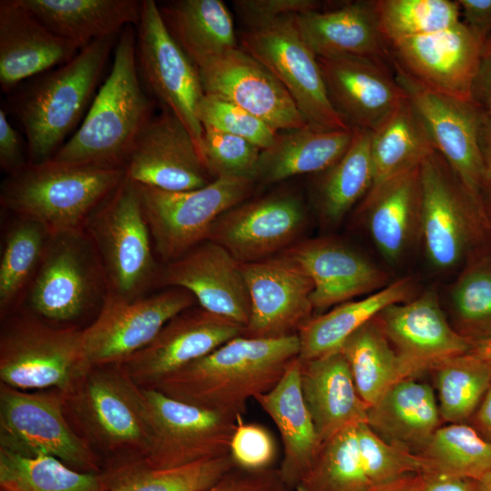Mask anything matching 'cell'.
<instances>
[{
    "label": "cell",
    "instance_id": "cell-1",
    "mask_svg": "<svg viewBox=\"0 0 491 491\" xmlns=\"http://www.w3.org/2000/svg\"><path fill=\"white\" fill-rule=\"evenodd\" d=\"M299 351L297 335L240 336L164 377L153 388L240 421L248 400L271 390Z\"/></svg>",
    "mask_w": 491,
    "mask_h": 491
},
{
    "label": "cell",
    "instance_id": "cell-2",
    "mask_svg": "<svg viewBox=\"0 0 491 491\" xmlns=\"http://www.w3.org/2000/svg\"><path fill=\"white\" fill-rule=\"evenodd\" d=\"M65 415L105 469L142 462L152 439L142 388L122 364L89 367L62 393Z\"/></svg>",
    "mask_w": 491,
    "mask_h": 491
},
{
    "label": "cell",
    "instance_id": "cell-3",
    "mask_svg": "<svg viewBox=\"0 0 491 491\" xmlns=\"http://www.w3.org/2000/svg\"><path fill=\"white\" fill-rule=\"evenodd\" d=\"M152 102L144 92L134 25L120 33L111 70L79 128L52 159L124 168L140 132L151 120Z\"/></svg>",
    "mask_w": 491,
    "mask_h": 491
},
{
    "label": "cell",
    "instance_id": "cell-4",
    "mask_svg": "<svg viewBox=\"0 0 491 491\" xmlns=\"http://www.w3.org/2000/svg\"><path fill=\"white\" fill-rule=\"evenodd\" d=\"M125 168L55 161L26 164L1 188L3 207L34 221L51 235L79 230L121 184Z\"/></svg>",
    "mask_w": 491,
    "mask_h": 491
},
{
    "label": "cell",
    "instance_id": "cell-5",
    "mask_svg": "<svg viewBox=\"0 0 491 491\" xmlns=\"http://www.w3.org/2000/svg\"><path fill=\"white\" fill-rule=\"evenodd\" d=\"M115 40L108 36L92 41L17 95L15 112L26 136L28 162L52 158L86 114Z\"/></svg>",
    "mask_w": 491,
    "mask_h": 491
},
{
    "label": "cell",
    "instance_id": "cell-6",
    "mask_svg": "<svg viewBox=\"0 0 491 491\" xmlns=\"http://www.w3.org/2000/svg\"><path fill=\"white\" fill-rule=\"evenodd\" d=\"M84 228L100 259L107 292L125 300L144 296L158 274L136 185L125 176Z\"/></svg>",
    "mask_w": 491,
    "mask_h": 491
},
{
    "label": "cell",
    "instance_id": "cell-7",
    "mask_svg": "<svg viewBox=\"0 0 491 491\" xmlns=\"http://www.w3.org/2000/svg\"><path fill=\"white\" fill-rule=\"evenodd\" d=\"M0 380L19 390H69L89 368L83 329L55 327L33 314L5 318Z\"/></svg>",
    "mask_w": 491,
    "mask_h": 491
},
{
    "label": "cell",
    "instance_id": "cell-8",
    "mask_svg": "<svg viewBox=\"0 0 491 491\" xmlns=\"http://www.w3.org/2000/svg\"><path fill=\"white\" fill-rule=\"evenodd\" d=\"M254 180L220 177L205 186L168 191L136 185L155 252L166 264L207 239L218 216L247 199Z\"/></svg>",
    "mask_w": 491,
    "mask_h": 491
},
{
    "label": "cell",
    "instance_id": "cell-9",
    "mask_svg": "<svg viewBox=\"0 0 491 491\" xmlns=\"http://www.w3.org/2000/svg\"><path fill=\"white\" fill-rule=\"evenodd\" d=\"M0 448L23 456H53L85 473H101L104 465L72 427L62 392L19 390L0 385Z\"/></svg>",
    "mask_w": 491,
    "mask_h": 491
},
{
    "label": "cell",
    "instance_id": "cell-10",
    "mask_svg": "<svg viewBox=\"0 0 491 491\" xmlns=\"http://www.w3.org/2000/svg\"><path fill=\"white\" fill-rule=\"evenodd\" d=\"M106 294L104 270L85 228L51 235L27 291L33 315L45 322H70Z\"/></svg>",
    "mask_w": 491,
    "mask_h": 491
},
{
    "label": "cell",
    "instance_id": "cell-11",
    "mask_svg": "<svg viewBox=\"0 0 491 491\" xmlns=\"http://www.w3.org/2000/svg\"><path fill=\"white\" fill-rule=\"evenodd\" d=\"M295 15L242 34V48L264 65L288 92L308 125L351 128L332 105L317 57L299 34Z\"/></svg>",
    "mask_w": 491,
    "mask_h": 491
},
{
    "label": "cell",
    "instance_id": "cell-12",
    "mask_svg": "<svg viewBox=\"0 0 491 491\" xmlns=\"http://www.w3.org/2000/svg\"><path fill=\"white\" fill-rule=\"evenodd\" d=\"M420 180V235L426 256L435 268L452 269L479 236L486 214L437 151L421 163Z\"/></svg>",
    "mask_w": 491,
    "mask_h": 491
},
{
    "label": "cell",
    "instance_id": "cell-13",
    "mask_svg": "<svg viewBox=\"0 0 491 491\" xmlns=\"http://www.w3.org/2000/svg\"><path fill=\"white\" fill-rule=\"evenodd\" d=\"M142 392L152 431L150 450L142 465L170 468L229 455L238 420L176 400L153 387L142 388Z\"/></svg>",
    "mask_w": 491,
    "mask_h": 491
},
{
    "label": "cell",
    "instance_id": "cell-14",
    "mask_svg": "<svg viewBox=\"0 0 491 491\" xmlns=\"http://www.w3.org/2000/svg\"><path fill=\"white\" fill-rule=\"evenodd\" d=\"M396 78L423 122L432 145L484 211V160L480 133L484 112L473 102L428 89L392 65ZM485 212V211H484Z\"/></svg>",
    "mask_w": 491,
    "mask_h": 491
},
{
    "label": "cell",
    "instance_id": "cell-15",
    "mask_svg": "<svg viewBox=\"0 0 491 491\" xmlns=\"http://www.w3.org/2000/svg\"><path fill=\"white\" fill-rule=\"evenodd\" d=\"M195 302L190 292L176 287L134 300L107 292L96 318L83 329V349L88 366L123 363Z\"/></svg>",
    "mask_w": 491,
    "mask_h": 491
},
{
    "label": "cell",
    "instance_id": "cell-16",
    "mask_svg": "<svg viewBox=\"0 0 491 491\" xmlns=\"http://www.w3.org/2000/svg\"><path fill=\"white\" fill-rule=\"evenodd\" d=\"M136 57L145 84L185 126L202 158L203 126L197 107L205 92L199 74L168 32L154 0L141 1Z\"/></svg>",
    "mask_w": 491,
    "mask_h": 491
},
{
    "label": "cell",
    "instance_id": "cell-17",
    "mask_svg": "<svg viewBox=\"0 0 491 491\" xmlns=\"http://www.w3.org/2000/svg\"><path fill=\"white\" fill-rule=\"evenodd\" d=\"M251 314L243 335L277 338L297 335L310 318L313 282L303 266L282 253L254 263H240Z\"/></svg>",
    "mask_w": 491,
    "mask_h": 491
},
{
    "label": "cell",
    "instance_id": "cell-18",
    "mask_svg": "<svg viewBox=\"0 0 491 491\" xmlns=\"http://www.w3.org/2000/svg\"><path fill=\"white\" fill-rule=\"evenodd\" d=\"M196 68L205 94L234 103L276 131L308 125L280 82L242 47L226 50Z\"/></svg>",
    "mask_w": 491,
    "mask_h": 491
},
{
    "label": "cell",
    "instance_id": "cell-19",
    "mask_svg": "<svg viewBox=\"0 0 491 491\" xmlns=\"http://www.w3.org/2000/svg\"><path fill=\"white\" fill-rule=\"evenodd\" d=\"M482 46L462 21L438 32L389 43L393 65L428 89L469 101Z\"/></svg>",
    "mask_w": 491,
    "mask_h": 491
},
{
    "label": "cell",
    "instance_id": "cell-20",
    "mask_svg": "<svg viewBox=\"0 0 491 491\" xmlns=\"http://www.w3.org/2000/svg\"><path fill=\"white\" fill-rule=\"evenodd\" d=\"M124 168L132 182L168 191L193 190L214 180L190 133L166 109L140 132Z\"/></svg>",
    "mask_w": 491,
    "mask_h": 491
},
{
    "label": "cell",
    "instance_id": "cell-21",
    "mask_svg": "<svg viewBox=\"0 0 491 491\" xmlns=\"http://www.w3.org/2000/svg\"><path fill=\"white\" fill-rule=\"evenodd\" d=\"M243 332L241 325L192 306L172 318L151 343L121 364L138 386L153 387Z\"/></svg>",
    "mask_w": 491,
    "mask_h": 491
},
{
    "label": "cell",
    "instance_id": "cell-22",
    "mask_svg": "<svg viewBox=\"0 0 491 491\" xmlns=\"http://www.w3.org/2000/svg\"><path fill=\"white\" fill-rule=\"evenodd\" d=\"M305 221V209L296 196L270 195L225 211L214 222L207 239L239 263H254L290 247Z\"/></svg>",
    "mask_w": 491,
    "mask_h": 491
},
{
    "label": "cell",
    "instance_id": "cell-23",
    "mask_svg": "<svg viewBox=\"0 0 491 491\" xmlns=\"http://www.w3.org/2000/svg\"><path fill=\"white\" fill-rule=\"evenodd\" d=\"M375 319L410 377L467 353L475 346L471 338L450 326L432 290L411 301L387 306Z\"/></svg>",
    "mask_w": 491,
    "mask_h": 491
},
{
    "label": "cell",
    "instance_id": "cell-24",
    "mask_svg": "<svg viewBox=\"0 0 491 491\" xmlns=\"http://www.w3.org/2000/svg\"><path fill=\"white\" fill-rule=\"evenodd\" d=\"M317 61L329 100L351 128L374 130L406 97L389 63L354 55Z\"/></svg>",
    "mask_w": 491,
    "mask_h": 491
},
{
    "label": "cell",
    "instance_id": "cell-25",
    "mask_svg": "<svg viewBox=\"0 0 491 491\" xmlns=\"http://www.w3.org/2000/svg\"><path fill=\"white\" fill-rule=\"evenodd\" d=\"M155 284L187 290L200 307L244 328L249 322L251 303L240 263L214 241L206 239L167 263Z\"/></svg>",
    "mask_w": 491,
    "mask_h": 491
},
{
    "label": "cell",
    "instance_id": "cell-26",
    "mask_svg": "<svg viewBox=\"0 0 491 491\" xmlns=\"http://www.w3.org/2000/svg\"><path fill=\"white\" fill-rule=\"evenodd\" d=\"M80 48L44 25L21 0L0 1V85L8 92L71 60Z\"/></svg>",
    "mask_w": 491,
    "mask_h": 491
},
{
    "label": "cell",
    "instance_id": "cell-27",
    "mask_svg": "<svg viewBox=\"0 0 491 491\" xmlns=\"http://www.w3.org/2000/svg\"><path fill=\"white\" fill-rule=\"evenodd\" d=\"M310 276L314 309H326L386 286L387 275L350 247L327 238L308 239L283 252Z\"/></svg>",
    "mask_w": 491,
    "mask_h": 491
},
{
    "label": "cell",
    "instance_id": "cell-28",
    "mask_svg": "<svg viewBox=\"0 0 491 491\" xmlns=\"http://www.w3.org/2000/svg\"><path fill=\"white\" fill-rule=\"evenodd\" d=\"M296 26L316 57L354 55L392 65L379 29L374 0L346 2L294 16Z\"/></svg>",
    "mask_w": 491,
    "mask_h": 491
},
{
    "label": "cell",
    "instance_id": "cell-29",
    "mask_svg": "<svg viewBox=\"0 0 491 491\" xmlns=\"http://www.w3.org/2000/svg\"><path fill=\"white\" fill-rule=\"evenodd\" d=\"M300 386L322 443L349 426L366 423L367 406L340 350L300 361Z\"/></svg>",
    "mask_w": 491,
    "mask_h": 491
},
{
    "label": "cell",
    "instance_id": "cell-30",
    "mask_svg": "<svg viewBox=\"0 0 491 491\" xmlns=\"http://www.w3.org/2000/svg\"><path fill=\"white\" fill-rule=\"evenodd\" d=\"M420 165L373 185L361 205L367 229L380 254L391 264L420 235Z\"/></svg>",
    "mask_w": 491,
    "mask_h": 491
},
{
    "label": "cell",
    "instance_id": "cell-31",
    "mask_svg": "<svg viewBox=\"0 0 491 491\" xmlns=\"http://www.w3.org/2000/svg\"><path fill=\"white\" fill-rule=\"evenodd\" d=\"M254 399L279 432L284 456L278 469L290 490H296L322 445L302 394L298 356L271 390Z\"/></svg>",
    "mask_w": 491,
    "mask_h": 491
},
{
    "label": "cell",
    "instance_id": "cell-32",
    "mask_svg": "<svg viewBox=\"0 0 491 491\" xmlns=\"http://www.w3.org/2000/svg\"><path fill=\"white\" fill-rule=\"evenodd\" d=\"M442 421L433 388L414 377L394 384L367 408L369 427L383 440L419 454Z\"/></svg>",
    "mask_w": 491,
    "mask_h": 491
},
{
    "label": "cell",
    "instance_id": "cell-33",
    "mask_svg": "<svg viewBox=\"0 0 491 491\" xmlns=\"http://www.w3.org/2000/svg\"><path fill=\"white\" fill-rule=\"evenodd\" d=\"M50 31L80 49L94 40L115 36L137 25L141 1L136 0H21Z\"/></svg>",
    "mask_w": 491,
    "mask_h": 491
},
{
    "label": "cell",
    "instance_id": "cell-34",
    "mask_svg": "<svg viewBox=\"0 0 491 491\" xmlns=\"http://www.w3.org/2000/svg\"><path fill=\"white\" fill-rule=\"evenodd\" d=\"M353 128H304L277 135L271 146L262 150L256 181L272 184L294 175L326 171L347 150Z\"/></svg>",
    "mask_w": 491,
    "mask_h": 491
},
{
    "label": "cell",
    "instance_id": "cell-35",
    "mask_svg": "<svg viewBox=\"0 0 491 491\" xmlns=\"http://www.w3.org/2000/svg\"><path fill=\"white\" fill-rule=\"evenodd\" d=\"M413 282L402 278L366 297L338 305L331 311L310 318L299 329L298 358L307 361L340 350L345 341L373 320L387 306L406 302L413 293Z\"/></svg>",
    "mask_w": 491,
    "mask_h": 491
},
{
    "label": "cell",
    "instance_id": "cell-36",
    "mask_svg": "<svg viewBox=\"0 0 491 491\" xmlns=\"http://www.w3.org/2000/svg\"><path fill=\"white\" fill-rule=\"evenodd\" d=\"M158 6L168 32L195 67L238 46L232 16L221 0H175Z\"/></svg>",
    "mask_w": 491,
    "mask_h": 491
},
{
    "label": "cell",
    "instance_id": "cell-37",
    "mask_svg": "<svg viewBox=\"0 0 491 491\" xmlns=\"http://www.w3.org/2000/svg\"><path fill=\"white\" fill-rule=\"evenodd\" d=\"M434 150L423 122L406 97L371 131L372 186L419 166Z\"/></svg>",
    "mask_w": 491,
    "mask_h": 491
},
{
    "label": "cell",
    "instance_id": "cell-38",
    "mask_svg": "<svg viewBox=\"0 0 491 491\" xmlns=\"http://www.w3.org/2000/svg\"><path fill=\"white\" fill-rule=\"evenodd\" d=\"M340 351L367 408L394 384L410 377L404 362L375 318L352 334Z\"/></svg>",
    "mask_w": 491,
    "mask_h": 491
},
{
    "label": "cell",
    "instance_id": "cell-39",
    "mask_svg": "<svg viewBox=\"0 0 491 491\" xmlns=\"http://www.w3.org/2000/svg\"><path fill=\"white\" fill-rule=\"evenodd\" d=\"M106 475L75 470L50 455L0 448L1 491H105Z\"/></svg>",
    "mask_w": 491,
    "mask_h": 491
},
{
    "label": "cell",
    "instance_id": "cell-40",
    "mask_svg": "<svg viewBox=\"0 0 491 491\" xmlns=\"http://www.w3.org/2000/svg\"><path fill=\"white\" fill-rule=\"evenodd\" d=\"M370 140L371 131L353 128L347 150L326 170L318 187V205L328 222H340L372 187L374 171Z\"/></svg>",
    "mask_w": 491,
    "mask_h": 491
},
{
    "label": "cell",
    "instance_id": "cell-41",
    "mask_svg": "<svg viewBox=\"0 0 491 491\" xmlns=\"http://www.w3.org/2000/svg\"><path fill=\"white\" fill-rule=\"evenodd\" d=\"M51 235L41 225L16 217L5 234L0 260V313L14 314L35 276Z\"/></svg>",
    "mask_w": 491,
    "mask_h": 491
},
{
    "label": "cell",
    "instance_id": "cell-42",
    "mask_svg": "<svg viewBox=\"0 0 491 491\" xmlns=\"http://www.w3.org/2000/svg\"><path fill=\"white\" fill-rule=\"evenodd\" d=\"M233 467L230 455L170 468L135 463L105 469V491H205Z\"/></svg>",
    "mask_w": 491,
    "mask_h": 491
},
{
    "label": "cell",
    "instance_id": "cell-43",
    "mask_svg": "<svg viewBox=\"0 0 491 491\" xmlns=\"http://www.w3.org/2000/svg\"><path fill=\"white\" fill-rule=\"evenodd\" d=\"M432 370L442 421L464 423L478 408L491 383V359L469 351L441 362Z\"/></svg>",
    "mask_w": 491,
    "mask_h": 491
},
{
    "label": "cell",
    "instance_id": "cell-44",
    "mask_svg": "<svg viewBox=\"0 0 491 491\" xmlns=\"http://www.w3.org/2000/svg\"><path fill=\"white\" fill-rule=\"evenodd\" d=\"M356 426L322 443L296 491H367L373 487L361 460Z\"/></svg>",
    "mask_w": 491,
    "mask_h": 491
},
{
    "label": "cell",
    "instance_id": "cell-45",
    "mask_svg": "<svg viewBox=\"0 0 491 491\" xmlns=\"http://www.w3.org/2000/svg\"><path fill=\"white\" fill-rule=\"evenodd\" d=\"M419 455L430 471L478 480L491 470V441L464 423L440 426Z\"/></svg>",
    "mask_w": 491,
    "mask_h": 491
},
{
    "label": "cell",
    "instance_id": "cell-46",
    "mask_svg": "<svg viewBox=\"0 0 491 491\" xmlns=\"http://www.w3.org/2000/svg\"><path fill=\"white\" fill-rule=\"evenodd\" d=\"M379 29L389 43L438 32L460 22V8L450 0H374Z\"/></svg>",
    "mask_w": 491,
    "mask_h": 491
},
{
    "label": "cell",
    "instance_id": "cell-47",
    "mask_svg": "<svg viewBox=\"0 0 491 491\" xmlns=\"http://www.w3.org/2000/svg\"><path fill=\"white\" fill-rule=\"evenodd\" d=\"M451 299L456 315L466 330L482 334V339L491 336L489 258H478L467 266L453 286Z\"/></svg>",
    "mask_w": 491,
    "mask_h": 491
},
{
    "label": "cell",
    "instance_id": "cell-48",
    "mask_svg": "<svg viewBox=\"0 0 491 491\" xmlns=\"http://www.w3.org/2000/svg\"><path fill=\"white\" fill-rule=\"evenodd\" d=\"M361 460L372 486L410 474L430 471L419 454L386 442L366 423L356 426Z\"/></svg>",
    "mask_w": 491,
    "mask_h": 491
},
{
    "label": "cell",
    "instance_id": "cell-49",
    "mask_svg": "<svg viewBox=\"0 0 491 491\" xmlns=\"http://www.w3.org/2000/svg\"><path fill=\"white\" fill-rule=\"evenodd\" d=\"M261 152L242 137L203 127L202 160L213 179L241 177L256 181Z\"/></svg>",
    "mask_w": 491,
    "mask_h": 491
},
{
    "label": "cell",
    "instance_id": "cell-50",
    "mask_svg": "<svg viewBox=\"0 0 491 491\" xmlns=\"http://www.w3.org/2000/svg\"><path fill=\"white\" fill-rule=\"evenodd\" d=\"M197 117L203 127L242 137L266 149L276 141L278 132L248 111L219 96L205 94L197 107Z\"/></svg>",
    "mask_w": 491,
    "mask_h": 491
},
{
    "label": "cell",
    "instance_id": "cell-51",
    "mask_svg": "<svg viewBox=\"0 0 491 491\" xmlns=\"http://www.w3.org/2000/svg\"><path fill=\"white\" fill-rule=\"evenodd\" d=\"M229 455L235 466L258 470L272 467L277 446L271 432L256 423H237L233 433Z\"/></svg>",
    "mask_w": 491,
    "mask_h": 491
},
{
    "label": "cell",
    "instance_id": "cell-52",
    "mask_svg": "<svg viewBox=\"0 0 491 491\" xmlns=\"http://www.w3.org/2000/svg\"><path fill=\"white\" fill-rule=\"evenodd\" d=\"M233 5L247 25L258 28L277 19L323 9L316 0H235Z\"/></svg>",
    "mask_w": 491,
    "mask_h": 491
},
{
    "label": "cell",
    "instance_id": "cell-53",
    "mask_svg": "<svg viewBox=\"0 0 491 491\" xmlns=\"http://www.w3.org/2000/svg\"><path fill=\"white\" fill-rule=\"evenodd\" d=\"M205 491H291L278 468L233 467Z\"/></svg>",
    "mask_w": 491,
    "mask_h": 491
},
{
    "label": "cell",
    "instance_id": "cell-54",
    "mask_svg": "<svg viewBox=\"0 0 491 491\" xmlns=\"http://www.w3.org/2000/svg\"><path fill=\"white\" fill-rule=\"evenodd\" d=\"M25 162L22 142L15 128L10 125L5 112L0 110V165L8 175L22 168Z\"/></svg>",
    "mask_w": 491,
    "mask_h": 491
},
{
    "label": "cell",
    "instance_id": "cell-55",
    "mask_svg": "<svg viewBox=\"0 0 491 491\" xmlns=\"http://www.w3.org/2000/svg\"><path fill=\"white\" fill-rule=\"evenodd\" d=\"M471 96L472 101L491 117V35L483 43Z\"/></svg>",
    "mask_w": 491,
    "mask_h": 491
},
{
    "label": "cell",
    "instance_id": "cell-56",
    "mask_svg": "<svg viewBox=\"0 0 491 491\" xmlns=\"http://www.w3.org/2000/svg\"><path fill=\"white\" fill-rule=\"evenodd\" d=\"M413 491H477L476 480L436 471L416 474Z\"/></svg>",
    "mask_w": 491,
    "mask_h": 491
},
{
    "label": "cell",
    "instance_id": "cell-57",
    "mask_svg": "<svg viewBox=\"0 0 491 491\" xmlns=\"http://www.w3.org/2000/svg\"><path fill=\"white\" fill-rule=\"evenodd\" d=\"M465 25L483 43L491 35V0H456Z\"/></svg>",
    "mask_w": 491,
    "mask_h": 491
},
{
    "label": "cell",
    "instance_id": "cell-58",
    "mask_svg": "<svg viewBox=\"0 0 491 491\" xmlns=\"http://www.w3.org/2000/svg\"><path fill=\"white\" fill-rule=\"evenodd\" d=\"M480 143L484 160L481 198L486 219L491 221V117L485 113L481 126Z\"/></svg>",
    "mask_w": 491,
    "mask_h": 491
},
{
    "label": "cell",
    "instance_id": "cell-59",
    "mask_svg": "<svg viewBox=\"0 0 491 491\" xmlns=\"http://www.w3.org/2000/svg\"><path fill=\"white\" fill-rule=\"evenodd\" d=\"M476 422L483 436L491 441V383L476 409Z\"/></svg>",
    "mask_w": 491,
    "mask_h": 491
},
{
    "label": "cell",
    "instance_id": "cell-60",
    "mask_svg": "<svg viewBox=\"0 0 491 491\" xmlns=\"http://www.w3.org/2000/svg\"><path fill=\"white\" fill-rule=\"evenodd\" d=\"M415 477L416 474L406 475L397 479L376 485L367 491H413Z\"/></svg>",
    "mask_w": 491,
    "mask_h": 491
},
{
    "label": "cell",
    "instance_id": "cell-61",
    "mask_svg": "<svg viewBox=\"0 0 491 491\" xmlns=\"http://www.w3.org/2000/svg\"><path fill=\"white\" fill-rule=\"evenodd\" d=\"M471 351L484 358L491 359V336L475 342Z\"/></svg>",
    "mask_w": 491,
    "mask_h": 491
},
{
    "label": "cell",
    "instance_id": "cell-62",
    "mask_svg": "<svg viewBox=\"0 0 491 491\" xmlns=\"http://www.w3.org/2000/svg\"><path fill=\"white\" fill-rule=\"evenodd\" d=\"M477 491H491V470L476 480Z\"/></svg>",
    "mask_w": 491,
    "mask_h": 491
}]
</instances>
